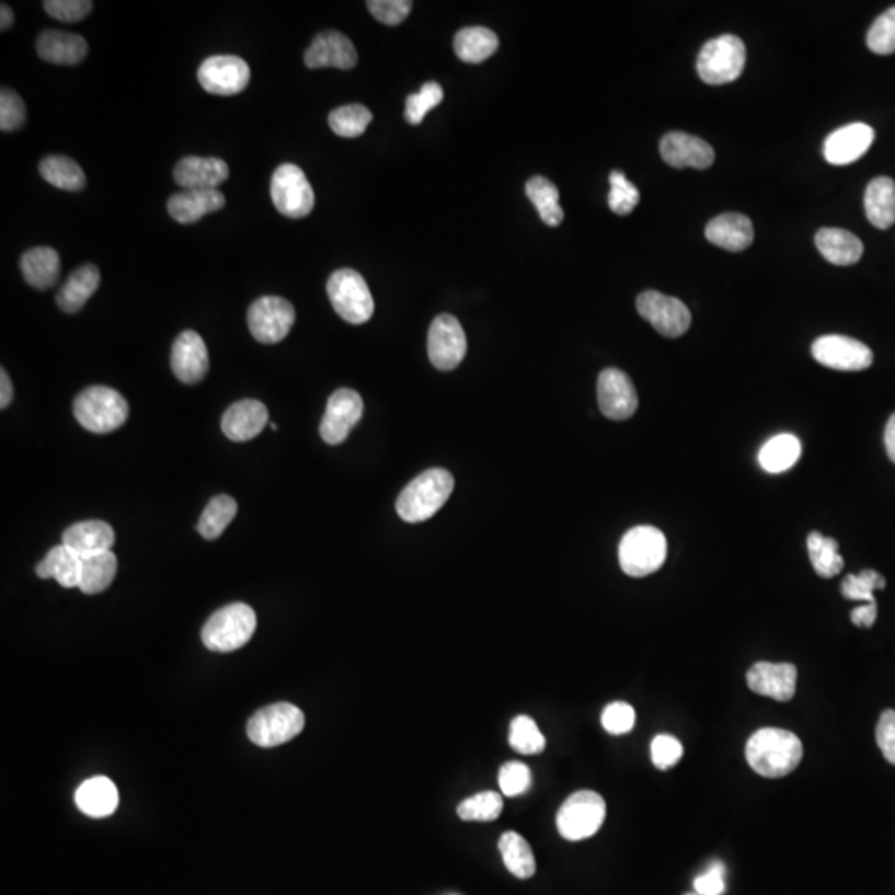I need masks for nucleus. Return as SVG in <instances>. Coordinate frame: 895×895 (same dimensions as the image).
Masks as SVG:
<instances>
[{
  "mask_svg": "<svg viewBox=\"0 0 895 895\" xmlns=\"http://www.w3.org/2000/svg\"><path fill=\"white\" fill-rule=\"evenodd\" d=\"M271 198L280 215L306 218L315 205V195L306 173L292 163L280 164L271 180Z\"/></svg>",
  "mask_w": 895,
  "mask_h": 895,
  "instance_id": "9d476101",
  "label": "nucleus"
},
{
  "mask_svg": "<svg viewBox=\"0 0 895 895\" xmlns=\"http://www.w3.org/2000/svg\"><path fill=\"white\" fill-rule=\"evenodd\" d=\"M746 64L745 42L736 35L725 34L707 42L698 54V76L709 85L735 82Z\"/></svg>",
  "mask_w": 895,
  "mask_h": 895,
  "instance_id": "423d86ee",
  "label": "nucleus"
},
{
  "mask_svg": "<svg viewBox=\"0 0 895 895\" xmlns=\"http://www.w3.org/2000/svg\"><path fill=\"white\" fill-rule=\"evenodd\" d=\"M14 24V11L8 4H2L0 9V28L8 31Z\"/></svg>",
  "mask_w": 895,
  "mask_h": 895,
  "instance_id": "0e129e2a",
  "label": "nucleus"
},
{
  "mask_svg": "<svg viewBox=\"0 0 895 895\" xmlns=\"http://www.w3.org/2000/svg\"><path fill=\"white\" fill-rule=\"evenodd\" d=\"M667 559V539L654 526L630 529L619 544V562L630 577L654 574Z\"/></svg>",
  "mask_w": 895,
  "mask_h": 895,
  "instance_id": "39448f33",
  "label": "nucleus"
},
{
  "mask_svg": "<svg viewBox=\"0 0 895 895\" xmlns=\"http://www.w3.org/2000/svg\"><path fill=\"white\" fill-rule=\"evenodd\" d=\"M443 93L441 85L436 82H428L420 89V92L412 93L406 96L405 102V119L410 125L416 126L425 119L426 113L435 108L441 103Z\"/></svg>",
  "mask_w": 895,
  "mask_h": 895,
  "instance_id": "09e8293b",
  "label": "nucleus"
},
{
  "mask_svg": "<svg viewBox=\"0 0 895 895\" xmlns=\"http://www.w3.org/2000/svg\"><path fill=\"white\" fill-rule=\"evenodd\" d=\"M37 54L55 66H77L89 54V44L82 35L50 28L38 35Z\"/></svg>",
  "mask_w": 895,
  "mask_h": 895,
  "instance_id": "a878e982",
  "label": "nucleus"
},
{
  "mask_svg": "<svg viewBox=\"0 0 895 895\" xmlns=\"http://www.w3.org/2000/svg\"><path fill=\"white\" fill-rule=\"evenodd\" d=\"M636 310L664 337H681L691 325L688 307L677 297L657 290H647L636 297Z\"/></svg>",
  "mask_w": 895,
  "mask_h": 895,
  "instance_id": "f8f14e48",
  "label": "nucleus"
},
{
  "mask_svg": "<svg viewBox=\"0 0 895 895\" xmlns=\"http://www.w3.org/2000/svg\"><path fill=\"white\" fill-rule=\"evenodd\" d=\"M875 131L865 123H851L833 131L824 141V158L835 167L854 163L874 144Z\"/></svg>",
  "mask_w": 895,
  "mask_h": 895,
  "instance_id": "6ab92c4d",
  "label": "nucleus"
},
{
  "mask_svg": "<svg viewBox=\"0 0 895 895\" xmlns=\"http://www.w3.org/2000/svg\"><path fill=\"white\" fill-rule=\"evenodd\" d=\"M73 415L83 428L106 435L125 425L128 403L122 393L110 387H90L73 402Z\"/></svg>",
  "mask_w": 895,
  "mask_h": 895,
  "instance_id": "20e7f679",
  "label": "nucleus"
},
{
  "mask_svg": "<svg viewBox=\"0 0 895 895\" xmlns=\"http://www.w3.org/2000/svg\"><path fill=\"white\" fill-rule=\"evenodd\" d=\"M173 176L183 190H218L229 177V167L221 158L186 157L177 161Z\"/></svg>",
  "mask_w": 895,
  "mask_h": 895,
  "instance_id": "5701e85b",
  "label": "nucleus"
},
{
  "mask_svg": "<svg viewBox=\"0 0 895 895\" xmlns=\"http://www.w3.org/2000/svg\"><path fill=\"white\" fill-rule=\"evenodd\" d=\"M60 255L48 245L28 249L21 257V271L25 283L38 290H47L60 276Z\"/></svg>",
  "mask_w": 895,
  "mask_h": 895,
  "instance_id": "c756f323",
  "label": "nucleus"
},
{
  "mask_svg": "<svg viewBox=\"0 0 895 895\" xmlns=\"http://www.w3.org/2000/svg\"><path fill=\"white\" fill-rule=\"evenodd\" d=\"M606 819V801L596 791H577L558 813V830L567 841H583L596 835Z\"/></svg>",
  "mask_w": 895,
  "mask_h": 895,
  "instance_id": "1a4fd4ad",
  "label": "nucleus"
},
{
  "mask_svg": "<svg viewBox=\"0 0 895 895\" xmlns=\"http://www.w3.org/2000/svg\"><path fill=\"white\" fill-rule=\"evenodd\" d=\"M42 177L58 190L77 193L87 186V176L82 168L72 158L51 154L38 164Z\"/></svg>",
  "mask_w": 895,
  "mask_h": 895,
  "instance_id": "c9c22d12",
  "label": "nucleus"
},
{
  "mask_svg": "<svg viewBox=\"0 0 895 895\" xmlns=\"http://www.w3.org/2000/svg\"><path fill=\"white\" fill-rule=\"evenodd\" d=\"M27 119L24 100L11 89L0 92V130L4 134L21 130Z\"/></svg>",
  "mask_w": 895,
  "mask_h": 895,
  "instance_id": "3c124183",
  "label": "nucleus"
},
{
  "mask_svg": "<svg viewBox=\"0 0 895 895\" xmlns=\"http://www.w3.org/2000/svg\"><path fill=\"white\" fill-rule=\"evenodd\" d=\"M687 895H700V894H687Z\"/></svg>",
  "mask_w": 895,
  "mask_h": 895,
  "instance_id": "69168bd1",
  "label": "nucleus"
},
{
  "mask_svg": "<svg viewBox=\"0 0 895 895\" xmlns=\"http://www.w3.org/2000/svg\"><path fill=\"white\" fill-rule=\"evenodd\" d=\"M609 183V208L619 216L630 215L641 202V193L635 184L630 183L626 174L619 170L610 173Z\"/></svg>",
  "mask_w": 895,
  "mask_h": 895,
  "instance_id": "de8ad7c7",
  "label": "nucleus"
},
{
  "mask_svg": "<svg viewBox=\"0 0 895 895\" xmlns=\"http://www.w3.org/2000/svg\"><path fill=\"white\" fill-rule=\"evenodd\" d=\"M374 115L367 106L360 103L339 106L329 115V125L332 131L341 138H358L365 134Z\"/></svg>",
  "mask_w": 895,
  "mask_h": 895,
  "instance_id": "37998d69",
  "label": "nucleus"
},
{
  "mask_svg": "<svg viewBox=\"0 0 895 895\" xmlns=\"http://www.w3.org/2000/svg\"><path fill=\"white\" fill-rule=\"evenodd\" d=\"M467 335L457 317L441 313L432 322L428 332V357L433 367L441 371L455 370L467 355Z\"/></svg>",
  "mask_w": 895,
  "mask_h": 895,
  "instance_id": "ddd939ff",
  "label": "nucleus"
},
{
  "mask_svg": "<svg viewBox=\"0 0 895 895\" xmlns=\"http://www.w3.org/2000/svg\"><path fill=\"white\" fill-rule=\"evenodd\" d=\"M458 816L463 821H480L490 823L497 819L503 813V796L494 791H483L468 798L458 806Z\"/></svg>",
  "mask_w": 895,
  "mask_h": 895,
  "instance_id": "a18cd8bd",
  "label": "nucleus"
},
{
  "mask_svg": "<svg viewBox=\"0 0 895 895\" xmlns=\"http://www.w3.org/2000/svg\"><path fill=\"white\" fill-rule=\"evenodd\" d=\"M118 801V790L115 783L105 777L87 780L76 794L79 810L92 817H106L115 813Z\"/></svg>",
  "mask_w": 895,
  "mask_h": 895,
  "instance_id": "473e14b6",
  "label": "nucleus"
},
{
  "mask_svg": "<svg viewBox=\"0 0 895 895\" xmlns=\"http://www.w3.org/2000/svg\"><path fill=\"white\" fill-rule=\"evenodd\" d=\"M225 205V195L219 190H183L168 199V213L180 225H193Z\"/></svg>",
  "mask_w": 895,
  "mask_h": 895,
  "instance_id": "393cba45",
  "label": "nucleus"
},
{
  "mask_svg": "<svg viewBox=\"0 0 895 895\" xmlns=\"http://www.w3.org/2000/svg\"><path fill=\"white\" fill-rule=\"evenodd\" d=\"M12 399H14V387H12L8 371L2 368V370H0V409H8V406L11 405Z\"/></svg>",
  "mask_w": 895,
  "mask_h": 895,
  "instance_id": "680f3d73",
  "label": "nucleus"
},
{
  "mask_svg": "<svg viewBox=\"0 0 895 895\" xmlns=\"http://www.w3.org/2000/svg\"><path fill=\"white\" fill-rule=\"evenodd\" d=\"M817 251L827 263L835 266H852L864 254V244L858 236L846 229L823 228L816 234Z\"/></svg>",
  "mask_w": 895,
  "mask_h": 895,
  "instance_id": "c85d7f7f",
  "label": "nucleus"
},
{
  "mask_svg": "<svg viewBox=\"0 0 895 895\" xmlns=\"http://www.w3.org/2000/svg\"><path fill=\"white\" fill-rule=\"evenodd\" d=\"M509 745L521 755H538L544 751L546 738L535 720L521 715L510 723Z\"/></svg>",
  "mask_w": 895,
  "mask_h": 895,
  "instance_id": "c03bdc74",
  "label": "nucleus"
},
{
  "mask_svg": "<svg viewBox=\"0 0 895 895\" xmlns=\"http://www.w3.org/2000/svg\"><path fill=\"white\" fill-rule=\"evenodd\" d=\"M500 47V38L486 27L461 28L455 37V54L467 64L487 60Z\"/></svg>",
  "mask_w": 895,
  "mask_h": 895,
  "instance_id": "f704fd0d",
  "label": "nucleus"
},
{
  "mask_svg": "<svg viewBox=\"0 0 895 895\" xmlns=\"http://www.w3.org/2000/svg\"><path fill=\"white\" fill-rule=\"evenodd\" d=\"M296 322V309L283 297L267 296L255 300L248 312L249 331L261 344H279Z\"/></svg>",
  "mask_w": 895,
  "mask_h": 895,
  "instance_id": "9b49d317",
  "label": "nucleus"
},
{
  "mask_svg": "<svg viewBox=\"0 0 895 895\" xmlns=\"http://www.w3.org/2000/svg\"><path fill=\"white\" fill-rule=\"evenodd\" d=\"M45 12L55 21L73 22L83 21L92 12L93 2L90 0H47L44 2Z\"/></svg>",
  "mask_w": 895,
  "mask_h": 895,
  "instance_id": "864d4df0",
  "label": "nucleus"
},
{
  "mask_svg": "<svg viewBox=\"0 0 895 895\" xmlns=\"http://www.w3.org/2000/svg\"><path fill=\"white\" fill-rule=\"evenodd\" d=\"M695 891L700 895H722L725 892V868L722 862H713L705 874L695 879Z\"/></svg>",
  "mask_w": 895,
  "mask_h": 895,
  "instance_id": "bf43d9fd",
  "label": "nucleus"
},
{
  "mask_svg": "<svg viewBox=\"0 0 895 895\" xmlns=\"http://www.w3.org/2000/svg\"><path fill=\"white\" fill-rule=\"evenodd\" d=\"M803 758V745L794 733L781 728H762L746 745V759L756 773L765 778H783L793 773Z\"/></svg>",
  "mask_w": 895,
  "mask_h": 895,
  "instance_id": "f257e3e1",
  "label": "nucleus"
},
{
  "mask_svg": "<svg viewBox=\"0 0 895 895\" xmlns=\"http://www.w3.org/2000/svg\"><path fill=\"white\" fill-rule=\"evenodd\" d=\"M801 457V443L794 435L774 436L765 443L759 451V464L768 473H783L798 463Z\"/></svg>",
  "mask_w": 895,
  "mask_h": 895,
  "instance_id": "e433bc0d",
  "label": "nucleus"
},
{
  "mask_svg": "<svg viewBox=\"0 0 895 895\" xmlns=\"http://www.w3.org/2000/svg\"><path fill=\"white\" fill-rule=\"evenodd\" d=\"M879 748L891 765L895 766V710H885L875 730Z\"/></svg>",
  "mask_w": 895,
  "mask_h": 895,
  "instance_id": "13d9d810",
  "label": "nucleus"
},
{
  "mask_svg": "<svg viewBox=\"0 0 895 895\" xmlns=\"http://www.w3.org/2000/svg\"><path fill=\"white\" fill-rule=\"evenodd\" d=\"M652 761L657 766L658 770H668L672 766L677 765L684 755L680 742L670 735L655 736L651 746Z\"/></svg>",
  "mask_w": 895,
  "mask_h": 895,
  "instance_id": "4d7b16f0",
  "label": "nucleus"
},
{
  "mask_svg": "<svg viewBox=\"0 0 895 895\" xmlns=\"http://www.w3.org/2000/svg\"><path fill=\"white\" fill-rule=\"evenodd\" d=\"M884 443L888 458H891L892 463H895V413L888 418L887 425H885Z\"/></svg>",
  "mask_w": 895,
  "mask_h": 895,
  "instance_id": "e2e57ef3",
  "label": "nucleus"
},
{
  "mask_svg": "<svg viewBox=\"0 0 895 895\" xmlns=\"http://www.w3.org/2000/svg\"><path fill=\"white\" fill-rule=\"evenodd\" d=\"M61 544L72 549L82 559L92 558V555L112 551L115 544V531L112 526L103 521H83L70 526L64 532Z\"/></svg>",
  "mask_w": 895,
  "mask_h": 895,
  "instance_id": "bb28decb",
  "label": "nucleus"
},
{
  "mask_svg": "<svg viewBox=\"0 0 895 895\" xmlns=\"http://www.w3.org/2000/svg\"><path fill=\"white\" fill-rule=\"evenodd\" d=\"M526 195L538 209L546 225L555 228L564 219V211L559 205V190L548 177L535 176L526 183Z\"/></svg>",
  "mask_w": 895,
  "mask_h": 895,
  "instance_id": "ea45409f",
  "label": "nucleus"
},
{
  "mask_svg": "<svg viewBox=\"0 0 895 895\" xmlns=\"http://www.w3.org/2000/svg\"><path fill=\"white\" fill-rule=\"evenodd\" d=\"M236 513H238V503L231 496L221 494V496L213 497L206 509L203 510L196 528H198V532L203 538L213 541V539H218L225 532V529L231 525L232 519L236 518Z\"/></svg>",
  "mask_w": 895,
  "mask_h": 895,
  "instance_id": "79ce46f5",
  "label": "nucleus"
},
{
  "mask_svg": "<svg viewBox=\"0 0 895 895\" xmlns=\"http://www.w3.org/2000/svg\"><path fill=\"white\" fill-rule=\"evenodd\" d=\"M328 294L335 312L348 324H365L374 315V297L357 271H335L329 279Z\"/></svg>",
  "mask_w": 895,
  "mask_h": 895,
  "instance_id": "0eeeda50",
  "label": "nucleus"
},
{
  "mask_svg": "<svg viewBox=\"0 0 895 895\" xmlns=\"http://www.w3.org/2000/svg\"><path fill=\"white\" fill-rule=\"evenodd\" d=\"M813 357L823 367L841 371H861L874 362L871 348L845 335H824L814 341Z\"/></svg>",
  "mask_w": 895,
  "mask_h": 895,
  "instance_id": "2eb2a0df",
  "label": "nucleus"
},
{
  "mask_svg": "<svg viewBox=\"0 0 895 895\" xmlns=\"http://www.w3.org/2000/svg\"><path fill=\"white\" fill-rule=\"evenodd\" d=\"M171 368L177 380L186 386H195L209 370V355L205 341L195 331H184L177 335L171 348Z\"/></svg>",
  "mask_w": 895,
  "mask_h": 895,
  "instance_id": "a211bd4d",
  "label": "nucleus"
},
{
  "mask_svg": "<svg viewBox=\"0 0 895 895\" xmlns=\"http://www.w3.org/2000/svg\"><path fill=\"white\" fill-rule=\"evenodd\" d=\"M705 236L712 244L719 248L739 252L751 245L755 229L748 216L725 213V215L716 216L707 225Z\"/></svg>",
  "mask_w": 895,
  "mask_h": 895,
  "instance_id": "cd10ccee",
  "label": "nucleus"
},
{
  "mask_svg": "<svg viewBox=\"0 0 895 895\" xmlns=\"http://www.w3.org/2000/svg\"><path fill=\"white\" fill-rule=\"evenodd\" d=\"M357 48L347 35L341 32H322L313 38L310 47L303 55V61L309 69L352 70L357 66Z\"/></svg>",
  "mask_w": 895,
  "mask_h": 895,
  "instance_id": "aec40b11",
  "label": "nucleus"
},
{
  "mask_svg": "<svg viewBox=\"0 0 895 895\" xmlns=\"http://www.w3.org/2000/svg\"><path fill=\"white\" fill-rule=\"evenodd\" d=\"M798 670L793 664L758 662L746 674L749 690L777 701H790L796 693Z\"/></svg>",
  "mask_w": 895,
  "mask_h": 895,
  "instance_id": "4be33fe9",
  "label": "nucleus"
},
{
  "mask_svg": "<svg viewBox=\"0 0 895 895\" xmlns=\"http://www.w3.org/2000/svg\"><path fill=\"white\" fill-rule=\"evenodd\" d=\"M269 423V412L257 400H241L229 406L222 416L221 428L232 441H249L263 433Z\"/></svg>",
  "mask_w": 895,
  "mask_h": 895,
  "instance_id": "b1692460",
  "label": "nucleus"
},
{
  "mask_svg": "<svg viewBox=\"0 0 895 895\" xmlns=\"http://www.w3.org/2000/svg\"><path fill=\"white\" fill-rule=\"evenodd\" d=\"M367 8L381 24L399 25L409 18L413 4L410 0H370Z\"/></svg>",
  "mask_w": 895,
  "mask_h": 895,
  "instance_id": "5fc2aeb1",
  "label": "nucleus"
},
{
  "mask_svg": "<svg viewBox=\"0 0 895 895\" xmlns=\"http://www.w3.org/2000/svg\"><path fill=\"white\" fill-rule=\"evenodd\" d=\"M661 154L672 168L707 170L715 161V151L701 138L684 131H672L661 140Z\"/></svg>",
  "mask_w": 895,
  "mask_h": 895,
  "instance_id": "412c9836",
  "label": "nucleus"
},
{
  "mask_svg": "<svg viewBox=\"0 0 895 895\" xmlns=\"http://www.w3.org/2000/svg\"><path fill=\"white\" fill-rule=\"evenodd\" d=\"M306 716L290 703H274L255 713L248 723V736L254 745L274 748L300 735Z\"/></svg>",
  "mask_w": 895,
  "mask_h": 895,
  "instance_id": "6e6552de",
  "label": "nucleus"
},
{
  "mask_svg": "<svg viewBox=\"0 0 895 895\" xmlns=\"http://www.w3.org/2000/svg\"><path fill=\"white\" fill-rule=\"evenodd\" d=\"M868 47L877 55L895 54V5L869 28Z\"/></svg>",
  "mask_w": 895,
  "mask_h": 895,
  "instance_id": "8fccbe9b",
  "label": "nucleus"
},
{
  "mask_svg": "<svg viewBox=\"0 0 895 895\" xmlns=\"http://www.w3.org/2000/svg\"><path fill=\"white\" fill-rule=\"evenodd\" d=\"M100 276L99 267L93 264H83L79 269L70 274L66 284L57 292V306L66 313H77L90 297L99 289Z\"/></svg>",
  "mask_w": 895,
  "mask_h": 895,
  "instance_id": "7c9ffc66",
  "label": "nucleus"
},
{
  "mask_svg": "<svg viewBox=\"0 0 895 895\" xmlns=\"http://www.w3.org/2000/svg\"><path fill=\"white\" fill-rule=\"evenodd\" d=\"M597 400L604 416L616 422L629 420L639 406L635 387L626 371L606 368L597 381Z\"/></svg>",
  "mask_w": 895,
  "mask_h": 895,
  "instance_id": "dca6fc26",
  "label": "nucleus"
},
{
  "mask_svg": "<svg viewBox=\"0 0 895 895\" xmlns=\"http://www.w3.org/2000/svg\"><path fill=\"white\" fill-rule=\"evenodd\" d=\"M500 851L504 865L518 879H531L536 872L535 852L529 842L515 830H507L501 836Z\"/></svg>",
  "mask_w": 895,
  "mask_h": 895,
  "instance_id": "4c0bfd02",
  "label": "nucleus"
},
{
  "mask_svg": "<svg viewBox=\"0 0 895 895\" xmlns=\"http://www.w3.org/2000/svg\"><path fill=\"white\" fill-rule=\"evenodd\" d=\"M807 551H810L814 571L824 580L835 577L845 567V561L839 554V544L835 538H824L821 532H811L807 536Z\"/></svg>",
  "mask_w": 895,
  "mask_h": 895,
  "instance_id": "a19ab883",
  "label": "nucleus"
},
{
  "mask_svg": "<svg viewBox=\"0 0 895 895\" xmlns=\"http://www.w3.org/2000/svg\"><path fill=\"white\" fill-rule=\"evenodd\" d=\"M364 415V400L355 390L341 389L332 393L321 423V436L325 443L341 445L351 435Z\"/></svg>",
  "mask_w": 895,
  "mask_h": 895,
  "instance_id": "f3484780",
  "label": "nucleus"
},
{
  "mask_svg": "<svg viewBox=\"0 0 895 895\" xmlns=\"http://www.w3.org/2000/svg\"><path fill=\"white\" fill-rule=\"evenodd\" d=\"M455 478L450 471L433 468L418 474L397 500V513L406 523H423L445 506L454 493Z\"/></svg>",
  "mask_w": 895,
  "mask_h": 895,
  "instance_id": "f03ea898",
  "label": "nucleus"
},
{
  "mask_svg": "<svg viewBox=\"0 0 895 895\" xmlns=\"http://www.w3.org/2000/svg\"><path fill=\"white\" fill-rule=\"evenodd\" d=\"M118 561L112 551L82 559V575H80L79 589L89 596L103 593L112 586L115 580Z\"/></svg>",
  "mask_w": 895,
  "mask_h": 895,
  "instance_id": "58836bf2",
  "label": "nucleus"
},
{
  "mask_svg": "<svg viewBox=\"0 0 895 895\" xmlns=\"http://www.w3.org/2000/svg\"><path fill=\"white\" fill-rule=\"evenodd\" d=\"M531 771L525 762L509 761L500 771V788L504 796H519L531 788Z\"/></svg>",
  "mask_w": 895,
  "mask_h": 895,
  "instance_id": "603ef678",
  "label": "nucleus"
},
{
  "mask_svg": "<svg viewBox=\"0 0 895 895\" xmlns=\"http://www.w3.org/2000/svg\"><path fill=\"white\" fill-rule=\"evenodd\" d=\"M257 627L254 610L245 604H231L209 617L203 627L202 639L213 652H234L244 647Z\"/></svg>",
  "mask_w": 895,
  "mask_h": 895,
  "instance_id": "7ed1b4c3",
  "label": "nucleus"
},
{
  "mask_svg": "<svg viewBox=\"0 0 895 895\" xmlns=\"http://www.w3.org/2000/svg\"><path fill=\"white\" fill-rule=\"evenodd\" d=\"M875 619H877V603L865 604V606L852 610L851 613L852 623L864 627V629L874 626Z\"/></svg>",
  "mask_w": 895,
  "mask_h": 895,
  "instance_id": "052dcab7",
  "label": "nucleus"
},
{
  "mask_svg": "<svg viewBox=\"0 0 895 895\" xmlns=\"http://www.w3.org/2000/svg\"><path fill=\"white\" fill-rule=\"evenodd\" d=\"M885 580L877 571L865 569L861 574H849L842 581V596L849 600L875 603L874 590L884 589Z\"/></svg>",
  "mask_w": 895,
  "mask_h": 895,
  "instance_id": "49530a36",
  "label": "nucleus"
},
{
  "mask_svg": "<svg viewBox=\"0 0 895 895\" xmlns=\"http://www.w3.org/2000/svg\"><path fill=\"white\" fill-rule=\"evenodd\" d=\"M865 216L877 229H888L895 222V183L892 177H875L864 196Z\"/></svg>",
  "mask_w": 895,
  "mask_h": 895,
  "instance_id": "72a5a7b5",
  "label": "nucleus"
},
{
  "mask_svg": "<svg viewBox=\"0 0 895 895\" xmlns=\"http://www.w3.org/2000/svg\"><path fill=\"white\" fill-rule=\"evenodd\" d=\"M199 85L211 95L232 96L244 92L251 80V69L236 55L206 58L198 70Z\"/></svg>",
  "mask_w": 895,
  "mask_h": 895,
  "instance_id": "4468645a",
  "label": "nucleus"
},
{
  "mask_svg": "<svg viewBox=\"0 0 895 895\" xmlns=\"http://www.w3.org/2000/svg\"><path fill=\"white\" fill-rule=\"evenodd\" d=\"M635 725V710L623 703V701H613L609 707H606L603 713V726L610 735H626Z\"/></svg>",
  "mask_w": 895,
  "mask_h": 895,
  "instance_id": "6e6d98bb",
  "label": "nucleus"
},
{
  "mask_svg": "<svg viewBox=\"0 0 895 895\" xmlns=\"http://www.w3.org/2000/svg\"><path fill=\"white\" fill-rule=\"evenodd\" d=\"M35 572L41 580H55L60 586L72 589V587H79L80 584L82 558L67 546L60 544L47 552V555L38 562Z\"/></svg>",
  "mask_w": 895,
  "mask_h": 895,
  "instance_id": "2f4dec72",
  "label": "nucleus"
}]
</instances>
